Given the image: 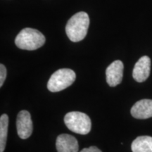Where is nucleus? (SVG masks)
I'll list each match as a JSON object with an SVG mask.
<instances>
[{
    "instance_id": "nucleus-1",
    "label": "nucleus",
    "mask_w": 152,
    "mask_h": 152,
    "mask_svg": "<svg viewBox=\"0 0 152 152\" xmlns=\"http://www.w3.org/2000/svg\"><path fill=\"white\" fill-rule=\"evenodd\" d=\"M90 25V18L88 14L84 11L73 15L66 26V32L71 41L77 42L83 40L86 37Z\"/></svg>"
},
{
    "instance_id": "nucleus-2",
    "label": "nucleus",
    "mask_w": 152,
    "mask_h": 152,
    "mask_svg": "<svg viewBox=\"0 0 152 152\" xmlns=\"http://www.w3.org/2000/svg\"><path fill=\"white\" fill-rule=\"evenodd\" d=\"M45 41V37L39 30L26 28L18 34L15 43L19 49L32 51L42 47Z\"/></svg>"
},
{
    "instance_id": "nucleus-3",
    "label": "nucleus",
    "mask_w": 152,
    "mask_h": 152,
    "mask_svg": "<svg viewBox=\"0 0 152 152\" xmlns=\"http://www.w3.org/2000/svg\"><path fill=\"white\" fill-rule=\"evenodd\" d=\"M64 123L70 130L80 134H88L92 127L90 117L79 111L68 113L64 117Z\"/></svg>"
},
{
    "instance_id": "nucleus-4",
    "label": "nucleus",
    "mask_w": 152,
    "mask_h": 152,
    "mask_svg": "<svg viewBox=\"0 0 152 152\" xmlns=\"http://www.w3.org/2000/svg\"><path fill=\"white\" fill-rule=\"evenodd\" d=\"M76 75L73 70L68 68L59 69L52 74L47 83V88L52 92L65 90L75 80Z\"/></svg>"
},
{
    "instance_id": "nucleus-5",
    "label": "nucleus",
    "mask_w": 152,
    "mask_h": 152,
    "mask_svg": "<svg viewBox=\"0 0 152 152\" xmlns=\"http://www.w3.org/2000/svg\"><path fill=\"white\" fill-rule=\"evenodd\" d=\"M17 132L20 138L28 139L33 132V122L31 116L28 111H21L18 114L16 118Z\"/></svg>"
},
{
    "instance_id": "nucleus-6",
    "label": "nucleus",
    "mask_w": 152,
    "mask_h": 152,
    "mask_svg": "<svg viewBox=\"0 0 152 152\" xmlns=\"http://www.w3.org/2000/svg\"><path fill=\"white\" fill-rule=\"evenodd\" d=\"M123 62L120 60H116L108 66L106 71V82L111 87H115L122 82L123 75Z\"/></svg>"
},
{
    "instance_id": "nucleus-7",
    "label": "nucleus",
    "mask_w": 152,
    "mask_h": 152,
    "mask_svg": "<svg viewBox=\"0 0 152 152\" xmlns=\"http://www.w3.org/2000/svg\"><path fill=\"white\" fill-rule=\"evenodd\" d=\"M150 71H151V59L147 56H142L136 63L133 68V78L138 83L144 82L149 77Z\"/></svg>"
},
{
    "instance_id": "nucleus-8",
    "label": "nucleus",
    "mask_w": 152,
    "mask_h": 152,
    "mask_svg": "<svg viewBox=\"0 0 152 152\" xmlns=\"http://www.w3.org/2000/svg\"><path fill=\"white\" fill-rule=\"evenodd\" d=\"M131 115L137 119H147L152 117V99H142L134 104Z\"/></svg>"
},
{
    "instance_id": "nucleus-9",
    "label": "nucleus",
    "mask_w": 152,
    "mask_h": 152,
    "mask_svg": "<svg viewBox=\"0 0 152 152\" xmlns=\"http://www.w3.org/2000/svg\"><path fill=\"white\" fill-rule=\"evenodd\" d=\"M56 147L58 152H77L79 146L77 140L73 136L62 134L56 139Z\"/></svg>"
},
{
    "instance_id": "nucleus-10",
    "label": "nucleus",
    "mask_w": 152,
    "mask_h": 152,
    "mask_svg": "<svg viewBox=\"0 0 152 152\" xmlns=\"http://www.w3.org/2000/svg\"><path fill=\"white\" fill-rule=\"evenodd\" d=\"M132 152H152V137H137L131 145Z\"/></svg>"
},
{
    "instance_id": "nucleus-11",
    "label": "nucleus",
    "mask_w": 152,
    "mask_h": 152,
    "mask_svg": "<svg viewBox=\"0 0 152 152\" xmlns=\"http://www.w3.org/2000/svg\"><path fill=\"white\" fill-rule=\"evenodd\" d=\"M9 117L7 114H3L0 117V152L4 151L8 134Z\"/></svg>"
},
{
    "instance_id": "nucleus-12",
    "label": "nucleus",
    "mask_w": 152,
    "mask_h": 152,
    "mask_svg": "<svg viewBox=\"0 0 152 152\" xmlns=\"http://www.w3.org/2000/svg\"><path fill=\"white\" fill-rule=\"evenodd\" d=\"M7 77V68L2 64H0V87H2Z\"/></svg>"
},
{
    "instance_id": "nucleus-13",
    "label": "nucleus",
    "mask_w": 152,
    "mask_h": 152,
    "mask_svg": "<svg viewBox=\"0 0 152 152\" xmlns=\"http://www.w3.org/2000/svg\"><path fill=\"white\" fill-rule=\"evenodd\" d=\"M80 152H102V151L96 147H90L89 148H85Z\"/></svg>"
}]
</instances>
